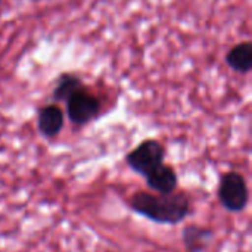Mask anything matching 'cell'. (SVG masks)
I'll return each instance as SVG.
<instances>
[{"label":"cell","mask_w":252,"mask_h":252,"mask_svg":"<svg viewBox=\"0 0 252 252\" xmlns=\"http://www.w3.org/2000/svg\"><path fill=\"white\" fill-rule=\"evenodd\" d=\"M37 128L46 139H55L63 128V111L58 105H44L37 112Z\"/></svg>","instance_id":"obj_5"},{"label":"cell","mask_w":252,"mask_h":252,"mask_svg":"<svg viewBox=\"0 0 252 252\" xmlns=\"http://www.w3.org/2000/svg\"><path fill=\"white\" fill-rule=\"evenodd\" d=\"M133 213L158 224H179L190 214V198L185 190L171 193H149L139 190L128 199Z\"/></svg>","instance_id":"obj_1"},{"label":"cell","mask_w":252,"mask_h":252,"mask_svg":"<svg viewBox=\"0 0 252 252\" xmlns=\"http://www.w3.org/2000/svg\"><path fill=\"white\" fill-rule=\"evenodd\" d=\"M148 188L157 193H171L179 186V177L176 170L171 165L161 164L155 170H152L148 176H145Z\"/></svg>","instance_id":"obj_6"},{"label":"cell","mask_w":252,"mask_h":252,"mask_svg":"<svg viewBox=\"0 0 252 252\" xmlns=\"http://www.w3.org/2000/svg\"><path fill=\"white\" fill-rule=\"evenodd\" d=\"M214 241V232L198 224H188L182 232V242L188 252H204Z\"/></svg>","instance_id":"obj_7"},{"label":"cell","mask_w":252,"mask_h":252,"mask_svg":"<svg viewBox=\"0 0 252 252\" xmlns=\"http://www.w3.org/2000/svg\"><path fill=\"white\" fill-rule=\"evenodd\" d=\"M100 100L86 87L78 90L66 100V114L72 124L86 126L94 121L100 114Z\"/></svg>","instance_id":"obj_4"},{"label":"cell","mask_w":252,"mask_h":252,"mask_svg":"<svg viewBox=\"0 0 252 252\" xmlns=\"http://www.w3.org/2000/svg\"><path fill=\"white\" fill-rule=\"evenodd\" d=\"M219 201L229 213H241L250 202V189L245 177L238 171H227L219 183Z\"/></svg>","instance_id":"obj_2"},{"label":"cell","mask_w":252,"mask_h":252,"mask_svg":"<svg viewBox=\"0 0 252 252\" xmlns=\"http://www.w3.org/2000/svg\"><path fill=\"white\" fill-rule=\"evenodd\" d=\"M165 159V148L155 139H146L131 149L127 157V165L140 176H148L152 170L161 165Z\"/></svg>","instance_id":"obj_3"},{"label":"cell","mask_w":252,"mask_h":252,"mask_svg":"<svg viewBox=\"0 0 252 252\" xmlns=\"http://www.w3.org/2000/svg\"><path fill=\"white\" fill-rule=\"evenodd\" d=\"M84 87L81 78L72 72L61 74L56 80L55 89L52 92V97L55 102H66L72 94H75L78 90Z\"/></svg>","instance_id":"obj_9"},{"label":"cell","mask_w":252,"mask_h":252,"mask_svg":"<svg viewBox=\"0 0 252 252\" xmlns=\"http://www.w3.org/2000/svg\"><path fill=\"white\" fill-rule=\"evenodd\" d=\"M227 65L241 74H248L252 68V44L250 41H242L235 44L226 55Z\"/></svg>","instance_id":"obj_8"}]
</instances>
